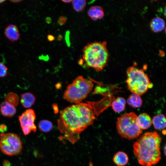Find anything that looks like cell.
I'll use <instances>...</instances> for the list:
<instances>
[{
	"instance_id": "cell-25",
	"label": "cell",
	"mask_w": 166,
	"mask_h": 166,
	"mask_svg": "<svg viewBox=\"0 0 166 166\" xmlns=\"http://www.w3.org/2000/svg\"><path fill=\"white\" fill-rule=\"evenodd\" d=\"M7 129V126L5 124H3L0 125V132L2 133H4Z\"/></svg>"
},
{
	"instance_id": "cell-32",
	"label": "cell",
	"mask_w": 166,
	"mask_h": 166,
	"mask_svg": "<svg viewBox=\"0 0 166 166\" xmlns=\"http://www.w3.org/2000/svg\"><path fill=\"white\" fill-rule=\"evenodd\" d=\"M83 63L84 62L83 59H81L79 60L78 63L80 65H82L83 64Z\"/></svg>"
},
{
	"instance_id": "cell-27",
	"label": "cell",
	"mask_w": 166,
	"mask_h": 166,
	"mask_svg": "<svg viewBox=\"0 0 166 166\" xmlns=\"http://www.w3.org/2000/svg\"><path fill=\"white\" fill-rule=\"evenodd\" d=\"M47 39L48 41L52 42L55 40V37L52 35L49 34L47 35Z\"/></svg>"
},
{
	"instance_id": "cell-29",
	"label": "cell",
	"mask_w": 166,
	"mask_h": 166,
	"mask_svg": "<svg viewBox=\"0 0 166 166\" xmlns=\"http://www.w3.org/2000/svg\"><path fill=\"white\" fill-rule=\"evenodd\" d=\"M45 21L46 22L47 24H50L51 22L52 19L51 18L49 17H47L45 18Z\"/></svg>"
},
{
	"instance_id": "cell-35",
	"label": "cell",
	"mask_w": 166,
	"mask_h": 166,
	"mask_svg": "<svg viewBox=\"0 0 166 166\" xmlns=\"http://www.w3.org/2000/svg\"><path fill=\"white\" fill-rule=\"evenodd\" d=\"M164 16L166 17V6H165L164 8Z\"/></svg>"
},
{
	"instance_id": "cell-2",
	"label": "cell",
	"mask_w": 166,
	"mask_h": 166,
	"mask_svg": "<svg viewBox=\"0 0 166 166\" xmlns=\"http://www.w3.org/2000/svg\"><path fill=\"white\" fill-rule=\"evenodd\" d=\"M161 137L156 131L146 132L133 144V152L138 163L143 166H152L161 159Z\"/></svg>"
},
{
	"instance_id": "cell-31",
	"label": "cell",
	"mask_w": 166,
	"mask_h": 166,
	"mask_svg": "<svg viewBox=\"0 0 166 166\" xmlns=\"http://www.w3.org/2000/svg\"><path fill=\"white\" fill-rule=\"evenodd\" d=\"M62 38L63 37L61 34H59L57 37V39L59 41L61 40Z\"/></svg>"
},
{
	"instance_id": "cell-4",
	"label": "cell",
	"mask_w": 166,
	"mask_h": 166,
	"mask_svg": "<svg viewBox=\"0 0 166 166\" xmlns=\"http://www.w3.org/2000/svg\"><path fill=\"white\" fill-rule=\"evenodd\" d=\"M93 86L91 81L79 76L67 87L63 98L70 102L79 104L87 97Z\"/></svg>"
},
{
	"instance_id": "cell-24",
	"label": "cell",
	"mask_w": 166,
	"mask_h": 166,
	"mask_svg": "<svg viewBox=\"0 0 166 166\" xmlns=\"http://www.w3.org/2000/svg\"><path fill=\"white\" fill-rule=\"evenodd\" d=\"M69 34L70 32L69 31H67L65 33V41L68 47H69L70 45V43L69 41Z\"/></svg>"
},
{
	"instance_id": "cell-1",
	"label": "cell",
	"mask_w": 166,
	"mask_h": 166,
	"mask_svg": "<svg viewBox=\"0 0 166 166\" xmlns=\"http://www.w3.org/2000/svg\"><path fill=\"white\" fill-rule=\"evenodd\" d=\"M93 102L86 101L68 107L60 112L57 129L61 134L60 140L74 144L80 139V134L92 125L96 119Z\"/></svg>"
},
{
	"instance_id": "cell-18",
	"label": "cell",
	"mask_w": 166,
	"mask_h": 166,
	"mask_svg": "<svg viewBox=\"0 0 166 166\" xmlns=\"http://www.w3.org/2000/svg\"><path fill=\"white\" fill-rule=\"evenodd\" d=\"M142 102L140 96L134 93L131 94L127 99V103L128 105L134 108L140 107Z\"/></svg>"
},
{
	"instance_id": "cell-30",
	"label": "cell",
	"mask_w": 166,
	"mask_h": 166,
	"mask_svg": "<svg viewBox=\"0 0 166 166\" xmlns=\"http://www.w3.org/2000/svg\"><path fill=\"white\" fill-rule=\"evenodd\" d=\"M40 58L41 59H43L45 60H47V59H49V57L46 56H40Z\"/></svg>"
},
{
	"instance_id": "cell-20",
	"label": "cell",
	"mask_w": 166,
	"mask_h": 166,
	"mask_svg": "<svg viewBox=\"0 0 166 166\" xmlns=\"http://www.w3.org/2000/svg\"><path fill=\"white\" fill-rule=\"evenodd\" d=\"M5 101L15 107L17 106L19 103V99L18 95L13 92L8 93L5 97Z\"/></svg>"
},
{
	"instance_id": "cell-14",
	"label": "cell",
	"mask_w": 166,
	"mask_h": 166,
	"mask_svg": "<svg viewBox=\"0 0 166 166\" xmlns=\"http://www.w3.org/2000/svg\"><path fill=\"white\" fill-rule=\"evenodd\" d=\"M35 101L34 96L30 92H26L21 95L20 102L25 108H31L35 103Z\"/></svg>"
},
{
	"instance_id": "cell-15",
	"label": "cell",
	"mask_w": 166,
	"mask_h": 166,
	"mask_svg": "<svg viewBox=\"0 0 166 166\" xmlns=\"http://www.w3.org/2000/svg\"><path fill=\"white\" fill-rule=\"evenodd\" d=\"M165 26V23L164 20L159 17L152 18L150 24L151 30L155 33L162 31L164 29Z\"/></svg>"
},
{
	"instance_id": "cell-8",
	"label": "cell",
	"mask_w": 166,
	"mask_h": 166,
	"mask_svg": "<svg viewBox=\"0 0 166 166\" xmlns=\"http://www.w3.org/2000/svg\"><path fill=\"white\" fill-rule=\"evenodd\" d=\"M35 118V112L31 109L26 110L19 116L20 126L25 135L29 134L32 131L36 132L37 127L34 124Z\"/></svg>"
},
{
	"instance_id": "cell-23",
	"label": "cell",
	"mask_w": 166,
	"mask_h": 166,
	"mask_svg": "<svg viewBox=\"0 0 166 166\" xmlns=\"http://www.w3.org/2000/svg\"><path fill=\"white\" fill-rule=\"evenodd\" d=\"M67 19L66 17L64 16L60 17L58 19V23L60 26L64 25L66 22Z\"/></svg>"
},
{
	"instance_id": "cell-16",
	"label": "cell",
	"mask_w": 166,
	"mask_h": 166,
	"mask_svg": "<svg viewBox=\"0 0 166 166\" xmlns=\"http://www.w3.org/2000/svg\"><path fill=\"white\" fill-rule=\"evenodd\" d=\"M114 163L118 166H124L128 161V157L124 152L119 151L116 153L113 157Z\"/></svg>"
},
{
	"instance_id": "cell-33",
	"label": "cell",
	"mask_w": 166,
	"mask_h": 166,
	"mask_svg": "<svg viewBox=\"0 0 166 166\" xmlns=\"http://www.w3.org/2000/svg\"><path fill=\"white\" fill-rule=\"evenodd\" d=\"M164 155L166 156V143L164 147Z\"/></svg>"
},
{
	"instance_id": "cell-38",
	"label": "cell",
	"mask_w": 166,
	"mask_h": 166,
	"mask_svg": "<svg viewBox=\"0 0 166 166\" xmlns=\"http://www.w3.org/2000/svg\"><path fill=\"white\" fill-rule=\"evenodd\" d=\"M165 33L166 34V27H165Z\"/></svg>"
},
{
	"instance_id": "cell-19",
	"label": "cell",
	"mask_w": 166,
	"mask_h": 166,
	"mask_svg": "<svg viewBox=\"0 0 166 166\" xmlns=\"http://www.w3.org/2000/svg\"><path fill=\"white\" fill-rule=\"evenodd\" d=\"M38 127L41 131L44 132H47L52 129L53 125L50 121L44 120L39 121Z\"/></svg>"
},
{
	"instance_id": "cell-6",
	"label": "cell",
	"mask_w": 166,
	"mask_h": 166,
	"mask_svg": "<svg viewBox=\"0 0 166 166\" xmlns=\"http://www.w3.org/2000/svg\"><path fill=\"white\" fill-rule=\"evenodd\" d=\"M137 116L135 113L132 112L124 114L117 118V128L122 137L132 140L141 134L142 130L137 123Z\"/></svg>"
},
{
	"instance_id": "cell-13",
	"label": "cell",
	"mask_w": 166,
	"mask_h": 166,
	"mask_svg": "<svg viewBox=\"0 0 166 166\" xmlns=\"http://www.w3.org/2000/svg\"><path fill=\"white\" fill-rule=\"evenodd\" d=\"M87 13L88 16L93 21L102 18L104 15L103 8L99 6L90 7L88 10Z\"/></svg>"
},
{
	"instance_id": "cell-10",
	"label": "cell",
	"mask_w": 166,
	"mask_h": 166,
	"mask_svg": "<svg viewBox=\"0 0 166 166\" xmlns=\"http://www.w3.org/2000/svg\"><path fill=\"white\" fill-rule=\"evenodd\" d=\"M136 121L138 125L142 130L148 128L152 123L150 116L145 113H141L137 116Z\"/></svg>"
},
{
	"instance_id": "cell-7",
	"label": "cell",
	"mask_w": 166,
	"mask_h": 166,
	"mask_svg": "<svg viewBox=\"0 0 166 166\" xmlns=\"http://www.w3.org/2000/svg\"><path fill=\"white\" fill-rule=\"evenodd\" d=\"M22 149L20 137L14 133H1L0 149L4 154L13 156L19 154Z\"/></svg>"
},
{
	"instance_id": "cell-36",
	"label": "cell",
	"mask_w": 166,
	"mask_h": 166,
	"mask_svg": "<svg viewBox=\"0 0 166 166\" xmlns=\"http://www.w3.org/2000/svg\"><path fill=\"white\" fill-rule=\"evenodd\" d=\"M21 0H11L10 1L13 2H20L21 1Z\"/></svg>"
},
{
	"instance_id": "cell-9",
	"label": "cell",
	"mask_w": 166,
	"mask_h": 166,
	"mask_svg": "<svg viewBox=\"0 0 166 166\" xmlns=\"http://www.w3.org/2000/svg\"><path fill=\"white\" fill-rule=\"evenodd\" d=\"M5 34L7 38L11 41H17L19 38L20 34L16 26L11 24L5 28Z\"/></svg>"
},
{
	"instance_id": "cell-11",
	"label": "cell",
	"mask_w": 166,
	"mask_h": 166,
	"mask_svg": "<svg viewBox=\"0 0 166 166\" xmlns=\"http://www.w3.org/2000/svg\"><path fill=\"white\" fill-rule=\"evenodd\" d=\"M0 111L3 116L12 117L16 114V110L14 106L5 101L0 105Z\"/></svg>"
},
{
	"instance_id": "cell-28",
	"label": "cell",
	"mask_w": 166,
	"mask_h": 166,
	"mask_svg": "<svg viewBox=\"0 0 166 166\" xmlns=\"http://www.w3.org/2000/svg\"><path fill=\"white\" fill-rule=\"evenodd\" d=\"M3 166H10L11 164L10 162L8 160H4L3 162Z\"/></svg>"
},
{
	"instance_id": "cell-12",
	"label": "cell",
	"mask_w": 166,
	"mask_h": 166,
	"mask_svg": "<svg viewBox=\"0 0 166 166\" xmlns=\"http://www.w3.org/2000/svg\"><path fill=\"white\" fill-rule=\"evenodd\" d=\"M152 123L155 129L160 131L166 128V117L162 114H159L154 116Z\"/></svg>"
},
{
	"instance_id": "cell-26",
	"label": "cell",
	"mask_w": 166,
	"mask_h": 166,
	"mask_svg": "<svg viewBox=\"0 0 166 166\" xmlns=\"http://www.w3.org/2000/svg\"><path fill=\"white\" fill-rule=\"evenodd\" d=\"M52 107L55 113H57L58 112V109L57 104L55 103L53 104L52 105Z\"/></svg>"
},
{
	"instance_id": "cell-3",
	"label": "cell",
	"mask_w": 166,
	"mask_h": 166,
	"mask_svg": "<svg viewBox=\"0 0 166 166\" xmlns=\"http://www.w3.org/2000/svg\"><path fill=\"white\" fill-rule=\"evenodd\" d=\"M83 52L86 67L93 68L96 71L102 70L108 62L109 54L105 41L88 43L84 47Z\"/></svg>"
},
{
	"instance_id": "cell-17",
	"label": "cell",
	"mask_w": 166,
	"mask_h": 166,
	"mask_svg": "<svg viewBox=\"0 0 166 166\" xmlns=\"http://www.w3.org/2000/svg\"><path fill=\"white\" fill-rule=\"evenodd\" d=\"M126 105L125 99L121 97H118L112 102L111 106L113 111L117 113H120L124 111Z\"/></svg>"
},
{
	"instance_id": "cell-5",
	"label": "cell",
	"mask_w": 166,
	"mask_h": 166,
	"mask_svg": "<svg viewBox=\"0 0 166 166\" xmlns=\"http://www.w3.org/2000/svg\"><path fill=\"white\" fill-rule=\"evenodd\" d=\"M126 75L127 86L132 93L140 96L153 86L148 77L141 69L129 67L127 70Z\"/></svg>"
},
{
	"instance_id": "cell-21",
	"label": "cell",
	"mask_w": 166,
	"mask_h": 166,
	"mask_svg": "<svg viewBox=\"0 0 166 166\" xmlns=\"http://www.w3.org/2000/svg\"><path fill=\"white\" fill-rule=\"evenodd\" d=\"M72 4L74 9L77 12L83 10L86 6V2L85 0H73Z\"/></svg>"
},
{
	"instance_id": "cell-22",
	"label": "cell",
	"mask_w": 166,
	"mask_h": 166,
	"mask_svg": "<svg viewBox=\"0 0 166 166\" xmlns=\"http://www.w3.org/2000/svg\"><path fill=\"white\" fill-rule=\"evenodd\" d=\"M8 73V69L2 63L0 62V77H6Z\"/></svg>"
},
{
	"instance_id": "cell-37",
	"label": "cell",
	"mask_w": 166,
	"mask_h": 166,
	"mask_svg": "<svg viewBox=\"0 0 166 166\" xmlns=\"http://www.w3.org/2000/svg\"><path fill=\"white\" fill-rule=\"evenodd\" d=\"M5 1V0H0V4L4 2Z\"/></svg>"
},
{
	"instance_id": "cell-34",
	"label": "cell",
	"mask_w": 166,
	"mask_h": 166,
	"mask_svg": "<svg viewBox=\"0 0 166 166\" xmlns=\"http://www.w3.org/2000/svg\"><path fill=\"white\" fill-rule=\"evenodd\" d=\"M62 2L66 3H69L70 2H72V0H62Z\"/></svg>"
}]
</instances>
